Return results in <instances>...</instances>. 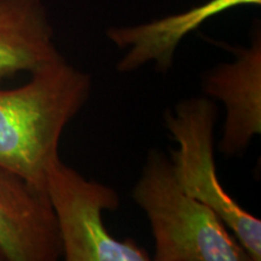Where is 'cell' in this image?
I'll return each mask as SVG.
<instances>
[{
  "label": "cell",
  "instance_id": "6da1fadb",
  "mask_svg": "<svg viewBox=\"0 0 261 261\" xmlns=\"http://www.w3.org/2000/svg\"><path fill=\"white\" fill-rule=\"evenodd\" d=\"M27 84L0 89V167L45 190L65 127L89 102L92 77L61 56Z\"/></svg>",
  "mask_w": 261,
  "mask_h": 261
},
{
  "label": "cell",
  "instance_id": "7a4b0ae2",
  "mask_svg": "<svg viewBox=\"0 0 261 261\" xmlns=\"http://www.w3.org/2000/svg\"><path fill=\"white\" fill-rule=\"evenodd\" d=\"M132 197L151 228V260L252 261L219 215L182 190L162 150L148 151Z\"/></svg>",
  "mask_w": 261,
  "mask_h": 261
},
{
  "label": "cell",
  "instance_id": "3957f363",
  "mask_svg": "<svg viewBox=\"0 0 261 261\" xmlns=\"http://www.w3.org/2000/svg\"><path fill=\"white\" fill-rule=\"evenodd\" d=\"M218 107L211 98L179 100L163 114V125L177 143L171 162L182 190L213 210L244 248L250 260L261 259V220L234 201L218 178L214 128Z\"/></svg>",
  "mask_w": 261,
  "mask_h": 261
},
{
  "label": "cell",
  "instance_id": "277c9868",
  "mask_svg": "<svg viewBox=\"0 0 261 261\" xmlns=\"http://www.w3.org/2000/svg\"><path fill=\"white\" fill-rule=\"evenodd\" d=\"M45 191L65 261L151 260L135 240H117L104 224V212L116 211L121 203L114 188L86 179L58 156L47 171Z\"/></svg>",
  "mask_w": 261,
  "mask_h": 261
},
{
  "label": "cell",
  "instance_id": "5b68a950",
  "mask_svg": "<svg viewBox=\"0 0 261 261\" xmlns=\"http://www.w3.org/2000/svg\"><path fill=\"white\" fill-rule=\"evenodd\" d=\"M233 61L220 63L201 76L205 97L225 108L218 149L225 156H241L261 135V33L257 27L249 46H230Z\"/></svg>",
  "mask_w": 261,
  "mask_h": 261
},
{
  "label": "cell",
  "instance_id": "8992f818",
  "mask_svg": "<svg viewBox=\"0 0 261 261\" xmlns=\"http://www.w3.org/2000/svg\"><path fill=\"white\" fill-rule=\"evenodd\" d=\"M0 254L9 261H57L62 244L46 191L0 167Z\"/></svg>",
  "mask_w": 261,
  "mask_h": 261
},
{
  "label": "cell",
  "instance_id": "52a82bcc",
  "mask_svg": "<svg viewBox=\"0 0 261 261\" xmlns=\"http://www.w3.org/2000/svg\"><path fill=\"white\" fill-rule=\"evenodd\" d=\"M260 4L261 0H208L180 14L108 29L109 40L121 50H127L116 63L117 73L129 74L152 63L158 73L167 74L173 67L179 44L202 23L226 10Z\"/></svg>",
  "mask_w": 261,
  "mask_h": 261
},
{
  "label": "cell",
  "instance_id": "ba28073f",
  "mask_svg": "<svg viewBox=\"0 0 261 261\" xmlns=\"http://www.w3.org/2000/svg\"><path fill=\"white\" fill-rule=\"evenodd\" d=\"M61 56L44 0H0V80Z\"/></svg>",
  "mask_w": 261,
  "mask_h": 261
},
{
  "label": "cell",
  "instance_id": "9c48e42d",
  "mask_svg": "<svg viewBox=\"0 0 261 261\" xmlns=\"http://www.w3.org/2000/svg\"><path fill=\"white\" fill-rule=\"evenodd\" d=\"M0 260H4V259H3V255H2V254H0Z\"/></svg>",
  "mask_w": 261,
  "mask_h": 261
}]
</instances>
